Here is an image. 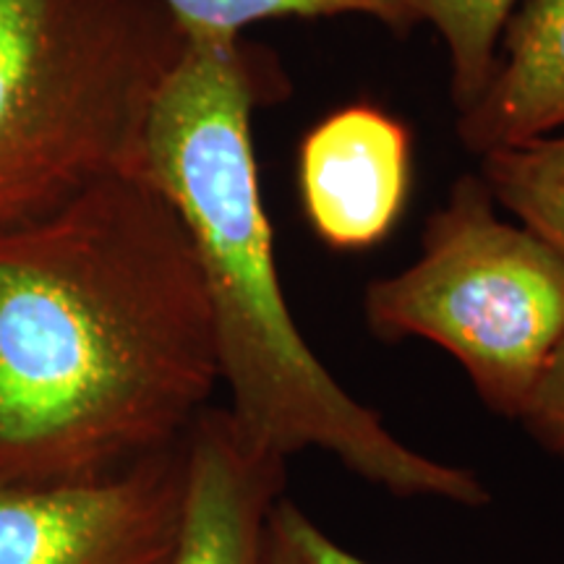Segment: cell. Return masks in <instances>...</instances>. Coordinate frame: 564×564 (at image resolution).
<instances>
[{
	"mask_svg": "<svg viewBox=\"0 0 564 564\" xmlns=\"http://www.w3.org/2000/svg\"><path fill=\"white\" fill-rule=\"evenodd\" d=\"M220 384L199 262L147 171L0 228V484L87 481L175 447Z\"/></svg>",
	"mask_w": 564,
	"mask_h": 564,
	"instance_id": "1",
	"label": "cell"
},
{
	"mask_svg": "<svg viewBox=\"0 0 564 564\" xmlns=\"http://www.w3.org/2000/svg\"><path fill=\"white\" fill-rule=\"evenodd\" d=\"M262 66L238 37H186L144 137V171L178 212L215 319L232 423L274 457L319 449L400 499L484 507L474 470L413 449L352 398L301 335L274 262L251 112Z\"/></svg>",
	"mask_w": 564,
	"mask_h": 564,
	"instance_id": "2",
	"label": "cell"
},
{
	"mask_svg": "<svg viewBox=\"0 0 564 564\" xmlns=\"http://www.w3.org/2000/svg\"><path fill=\"white\" fill-rule=\"evenodd\" d=\"M183 51L160 0H0V228L144 173L147 123Z\"/></svg>",
	"mask_w": 564,
	"mask_h": 564,
	"instance_id": "3",
	"label": "cell"
},
{
	"mask_svg": "<svg viewBox=\"0 0 564 564\" xmlns=\"http://www.w3.org/2000/svg\"><path fill=\"white\" fill-rule=\"evenodd\" d=\"M364 316L379 340L447 350L486 408L520 421L564 335V257L465 175L429 217L419 259L366 288Z\"/></svg>",
	"mask_w": 564,
	"mask_h": 564,
	"instance_id": "4",
	"label": "cell"
},
{
	"mask_svg": "<svg viewBox=\"0 0 564 564\" xmlns=\"http://www.w3.org/2000/svg\"><path fill=\"white\" fill-rule=\"evenodd\" d=\"M186 440L87 481L0 484V564H175Z\"/></svg>",
	"mask_w": 564,
	"mask_h": 564,
	"instance_id": "5",
	"label": "cell"
},
{
	"mask_svg": "<svg viewBox=\"0 0 564 564\" xmlns=\"http://www.w3.org/2000/svg\"><path fill=\"white\" fill-rule=\"evenodd\" d=\"M303 212L319 241L364 251L390 236L411 188V133L373 105L327 116L301 141Z\"/></svg>",
	"mask_w": 564,
	"mask_h": 564,
	"instance_id": "6",
	"label": "cell"
},
{
	"mask_svg": "<svg viewBox=\"0 0 564 564\" xmlns=\"http://www.w3.org/2000/svg\"><path fill=\"white\" fill-rule=\"evenodd\" d=\"M288 460L209 408L186 436V512L175 564H267V514L285 489Z\"/></svg>",
	"mask_w": 564,
	"mask_h": 564,
	"instance_id": "7",
	"label": "cell"
},
{
	"mask_svg": "<svg viewBox=\"0 0 564 564\" xmlns=\"http://www.w3.org/2000/svg\"><path fill=\"white\" fill-rule=\"evenodd\" d=\"M564 129V0H525L507 21L484 95L457 118L470 152Z\"/></svg>",
	"mask_w": 564,
	"mask_h": 564,
	"instance_id": "8",
	"label": "cell"
},
{
	"mask_svg": "<svg viewBox=\"0 0 564 564\" xmlns=\"http://www.w3.org/2000/svg\"><path fill=\"white\" fill-rule=\"evenodd\" d=\"M497 207L564 257V129L481 154Z\"/></svg>",
	"mask_w": 564,
	"mask_h": 564,
	"instance_id": "9",
	"label": "cell"
},
{
	"mask_svg": "<svg viewBox=\"0 0 564 564\" xmlns=\"http://www.w3.org/2000/svg\"><path fill=\"white\" fill-rule=\"evenodd\" d=\"M186 37H238L249 24L270 19L371 17L405 34L419 24L411 0H160Z\"/></svg>",
	"mask_w": 564,
	"mask_h": 564,
	"instance_id": "10",
	"label": "cell"
},
{
	"mask_svg": "<svg viewBox=\"0 0 564 564\" xmlns=\"http://www.w3.org/2000/svg\"><path fill=\"white\" fill-rule=\"evenodd\" d=\"M518 0H411L419 21H429L447 47L453 100L468 110L489 84L499 42Z\"/></svg>",
	"mask_w": 564,
	"mask_h": 564,
	"instance_id": "11",
	"label": "cell"
},
{
	"mask_svg": "<svg viewBox=\"0 0 564 564\" xmlns=\"http://www.w3.org/2000/svg\"><path fill=\"white\" fill-rule=\"evenodd\" d=\"M267 564H371L337 544L299 505L280 497L267 514Z\"/></svg>",
	"mask_w": 564,
	"mask_h": 564,
	"instance_id": "12",
	"label": "cell"
},
{
	"mask_svg": "<svg viewBox=\"0 0 564 564\" xmlns=\"http://www.w3.org/2000/svg\"><path fill=\"white\" fill-rule=\"evenodd\" d=\"M520 423L541 447L564 460V335L541 371Z\"/></svg>",
	"mask_w": 564,
	"mask_h": 564,
	"instance_id": "13",
	"label": "cell"
}]
</instances>
